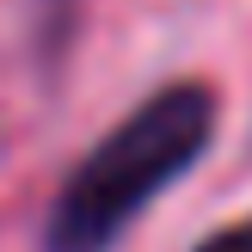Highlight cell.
Wrapping results in <instances>:
<instances>
[{"label":"cell","mask_w":252,"mask_h":252,"mask_svg":"<svg viewBox=\"0 0 252 252\" xmlns=\"http://www.w3.org/2000/svg\"><path fill=\"white\" fill-rule=\"evenodd\" d=\"M191 252H252V221H234V228H216L209 240H197Z\"/></svg>","instance_id":"3"},{"label":"cell","mask_w":252,"mask_h":252,"mask_svg":"<svg viewBox=\"0 0 252 252\" xmlns=\"http://www.w3.org/2000/svg\"><path fill=\"white\" fill-rule=\"evenodd\" d=\"M209 135H216V93L203 80H172L148 93L62 179L43 221V252H111L172 179H185L203 160Z\"/></svg>","instance_id":"1"},{"label":"cell","mask_w":252,"mask_h":252,"mask_svg":"<svg viewBox=\"0 0 252 252\" xmlns=\"http://www.w3.org/2000/svg\"><path fill=\"white\" fill-rule=\"evenodd\" d=\"M31 6V37H37V56L56 68L62 56H68L74 43V12H80V0H25Z\"/></svg>","instance_id":"2"}]
</instances>
